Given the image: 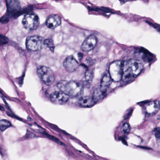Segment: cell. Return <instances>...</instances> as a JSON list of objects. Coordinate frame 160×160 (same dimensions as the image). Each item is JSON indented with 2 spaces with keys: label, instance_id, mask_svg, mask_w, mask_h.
Listing matches in <instances>:
<instances>
[{
  "label": "cell",
  "instance_id": "obj_1",
  "mask_svg": "<svg viewBox=\"0 0 160 160\" xmlns=\"http://www.w3.org/2000/svg\"><path fill=\"white\" fill-rule=\"evenodd\" d=\"M143 69V64L139 60L130 59L124 61L122 80L124 82H130L139 75Z\"/></svg>",
  "mask_w": 160,
  "mask_h": 160
},
{
  "label": "cell",
  "instance_id": "obj_2",
  "mask_svg": "<svg viewBox=\"0 0 160 160\" xmlns=\"http://www.w3.org/2000/svg\"><path fill=\"white\" fill-rule=\"evenodd\" d=\"M57 87L60 91L68 95L69 97H77L83 92L82 85L74 81H60L57 84Z\"/></svg>",
  "mask_w": 160,
  "mask_h": 160
},
{
  "label": "cell",
  "instance_id": "obj_3",
  "mask_svg": "<svg viewBox=\"0 0 160 160\" xmlns=\"http://www.w3.org/2000/svg\"><path fill=\"white\" fill-rule=\"evenodd\" d=\"M37 74L42 82L46 85H52L55 80V75L50 68L46 66H41L37 70Z\"/></svg>",
  "mask_w": 160,
  "mask_h": 160
},
{
  "label": "cell",
  "instance_id": "obj_4",
  "mask_svg": "<svg viewBox=\"0 0 160 160\" xmlns=\"http://www.w3.org/2000/svg\"><path fill=\"white\" fill-rule=\"evenodd\" d=\"M123 61H114L110 64L109 73L112 80L114 82H119L123 76Z\"/></svg>",
  "mask_w": 160,
  "mask_h": 160
},
{
  "label": "cell",
  "instance_id": "obj_5",
  "mask_svg": "<svg viewBox=\"0 0 160 160\" xmlns=\"http://www.w3.org/2000/svg\"><path fill=\"white\" fill-rule=\"evenodd\" d=\"M43 38L34 35L28 37L26 41V46L27 49L31 51H37L41 50L44 46Z\"/></svg>",
  "mask_w": 160,
  "mask_h": 160
},
{
  "label": "cell",
  "instance_id": "obj_6",
  "mask_svg": "<svg viewBox=\"0 0 160 160\" xmlns=\"http://www.w3.org/2000/svg\"><path fill=\"white\" fill-rule=\"evenodd\" d=\"M23 25L26 29L34 30L36 29L40 25L39 16L34 13H29L23 17Z\"/></svg>",
  "mask_w": 160,
  "mask_h": 160
},
{
  "label": "cell",
  "instance_id": "obj_7",
  "mask_svg": "<svg viewBox=\"0 0 160 160\" xmlns=\"http://www.w3.org/2000/svg\"><path fill=\"white\" fill-rule=\"evenodd\" d=\"M98 42L97 37L94 34H91L84 40L81 45V49L83 51L88 52L95 48Z\"/></svg>",
  "mask_w": 160,
  "mask_h": 160
},
{
  "label": "cell",
  "instance_id": "obj_8",
  "mask_svg": "<svg viewBox=\"0 0 160 160\" xmlns=\"http://www.w3.org/2000/svg\"><path fill=\"white\" fill-rule=\"evenodd\" d=\"M68 95L61 91H55L52 92L50 96V99L53 103L57 104L65 103L69 100Z\"/></svg>",
  "mask_w": 160,
  "mask_h": 160
},
{
  "label": "cell",
  "instance_id": "obj_9",
  "mask_svg": "<svg viewBox=\"0 0 160 160\" xmlns=\"http://www.w3.org/2000/svg\"><path fill=\"white\" fill-rule=\"evenodd\" d=\"M63 66L67 71L69 73H73L78 68V63L75 57L73 55H70L64 60Z\"/></svg>",
  "mask_w": 160,
  "mask_h": 160
},
{
  "label": "cell",
  "instance_id": "obj_10",
  "mask_svg": "<svg viewBox=\"0 0 160 160\" xmlns=\"http://www.w3.org/2000/svg\"><path fill=\"white\" fill-rule=\"evenodd\" d=\"M61 19L59 16L56 14L51 15L46 20V26L50 29H55L61 25Z\"/></svg>",
  "mask_w": 160,
  "mask_h": 160
},
{
  "label": "cell",
  "instance_id": "obj_11",
  "mask_svg": "<svg viewBox=\"0 0 160 160\" xmlns=\"http://www.w3.org/2000/svg\"><path fill=\"white\" fill-rule=\"evenodd\" d=\"M160 109V102L159 101L150 102L145 107L146 113L149 116H152L156 113Z\"/></svg>",
  "mask_w": 160,
  "mask_h": 160
},
{
  "label": "cell",
  "instance_id": "obj_12",
  "mask_svg": "<svg viewBox=\"0 0 160 160\" xmlns=\"http://www.w3.org/2000/svg\"><path fill=\"white\" fill-rule=\"evenodd\" d=\"M111 81L112 80L109 75V73L107 72V73H105L101 80L100 89H101L103 92L107 94V90L111 85Z\"/></svg>",
  "mask_w": 160,
  "mask_h": 160
},
{
  "label": "cell",
  "instance_id": "obj_13",
  "mask_svg": "<svg viewBox=\"0 0 160 160\" xmlns=\"http://www.w3.org/2000/svg\"><path fill=\"white\" fill-rule=\"evenodd\" d=\"M78 103L82 107H91L94 106L95 102L94 101L92 97L84 96L80 98Z\"/></svg>",
  "mask_w": 160,
  "mask_h": 160
},
{
  "label": "cell",
  "instance_id": "obj_14",
  "mask_svg": "<svg viewBox=\"0 0 160 160\" xmlns=\"http://www.w3.org/2000/svg\"><path fill=\"white\" fill-rule=\"evenodd\" d=\"M106 94L102 91V90L100 89L99 87L97 88L94 91L92 94V98L96 103L102 101L106 96Z\"/></svg>",
  "mask_w": 160,
  "mask_h": 160
},
{
  "label": "cell",
  "instance_id": "obj_15",
  "mask_svg": "<svg viewBox=\"0 0 160 160\" xmlns=\"http://www.w3.org/2000/svg\"><path fill=\"white\" fill-rule=\"evenodd\" d=\"M94 71L92 70H88L85 73V82L88 85H89L92 82L94 78Z\"/></svg>",
  "mask_w": 160,
  "mask_h": 160
},
{
  "label": "cell",
  "instance_id": "obj_16",
  "mask_svg": "<svg viewBox=\"0 0 160 160\" xmlns=\"http://www.w3.org/2000/svg\"><path fill=\"white\" fill-rule=\"evenodd\" d=\"M11 126V124L9 121L5 119H2L0 120V130L4 132L7 129Z\"/></svg>",
  "mask_w": 160,
  "mask_h": 160
},
{
  "label": "cell",
  "instance_id": "obj_17",
  "mask_svg": "<svg viewBox=\"0 0 160 160\" xmlns=\"http://www.w3.org/2000/svg\"><path fill=\"white\" fill-rule=\"evenodd\" d=\"M44 45L47 46V47H48V48L50 49L52 51H54V49H55V46H54L53 40L50 39L44 40Z\"/></svg>",
  "mask_w": 160,
  "mask_h": 160
},
{
  "label": "cell",
  "instance_id": "obj_18",
  "mask_svg": "<svg viewBox=\"0 0 160 160\" xmlns=\"http://www.w3.org/2000/svg\"><path fill=\"white\" fill-rule=\"evenodd\" d=\"M44 134L45 135L47 136V137H48V138H49L50 139L53 140L54 142H56L57 144H60V145H62V146H65L63 143L59 139H58L54 137V136L50 135L48 134V133H45V132H44Z\"/></svg>",
  "mask_w": 160,
  "mask_h": 160
},
{
  "label": "cell",
  "instance_id": "obj_19",
  "mask_svg": "<svg viewBox=\"0 0 160 160\" xmlns=\"http://www.w3.org/2000/svg\"><path fill=\"white\" fill-rule=\"evenodd\" d=\"M130 129H131V127L129 124L125 123L123 124L122 130H123V132L125 134H128L130 132Z\"/></svg>",
  "mask_w": 160,
  "mask_h": 160
},
{
  "label": "cell",
  "instance_id": "obj_20",
  "mask_svg": "<svg viewBox=\"0 0 160 160\" xmlns=\"http://www.w3.org/2000/svg\"><path fill=\"white\" fill-rule=\"evenodd\" d=\"M8 42V39L4 35L0 34V45H4L6 44Z\"/></svg>",
  "mask_w": 160,
  "mask_h": 160
},
{
  "label": "cell",
  "instance_id": "obj_21",
  "mask_svg": "<svg viewBox=\"0 0 160 160\" xmlns=\"http://www.w3.org/2000/svg\"><path fill=\"white\" fill-rule=\"evenodd\" d=\"M154 135L156 136V138L158 139H160V128L158 127L154 129Z\"/></svg>",
  "mask_w": 160,
  "mask_h": 160
}]
</instances>
